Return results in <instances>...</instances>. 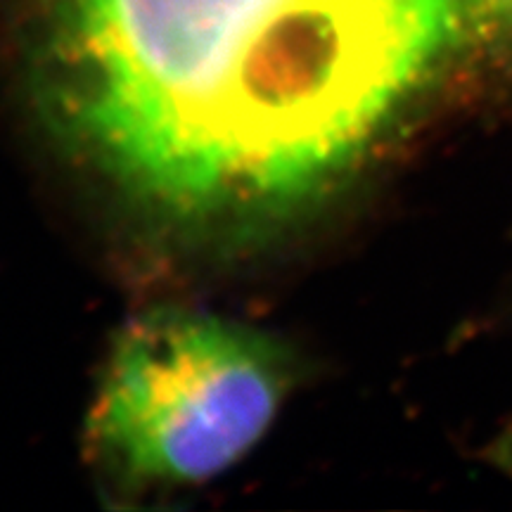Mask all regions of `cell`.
Here are the masks:
<instances>
[{
	"label": "cell",
	"instance_id": "3957f363",
	"mask_svg": "<svg viewBox=\"0 0 512 512\" xmlns=\"http://www.w3.org/2000/svg\"><path fill=\"white\" fill-rule=\"evenodd\" d=\"M463 34L512 46V0H458Z\"/></svg>",
	"mask_w": 512,
	"mask_h": 512
},
{
	"label": "cell",
	"instance_id": "6da1fadb",
	"mask_svg": "<svg viewBox=\"0 0 512 512\" xmlns=\"http://www.w3.org/2000/svg\"><path fill=\"white\" fill-rule=\"evenodd\" d=\"M460 34L458 0H46L38 91L136 207L247 233L335 185Z\"/></svg>",
	"mask_w": 512,
	"mask_h": 512
},
{
	"label": "cell",
	"instance_id": "7a4b0ae2",
	"mask_svg": "<svg viewBox=\"0 0 512 512\" xmlns=\"http://www.w3.org/2000/svg\"><path fill=\"white\" fill-rule=\"evenodd\" d=\"M285 349L264 332L185 309H155L119 332L88 441L128 486H190L240 463L283 406Z\"/></svg>",
	"mask_w": 512,
	"mask_h": 512
}]
</instances>
